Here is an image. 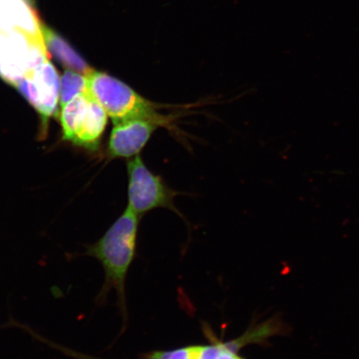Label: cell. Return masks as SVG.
<instances>
[{
    "label": "cell",
    "instance_id": "4fadbf2b",
    "mask_svg": "<svg viewBox=\"0 0 359 359\" xmlns=\"http://www.w3.org/2000/svg\"><path fill=\"white\" fill-rule=\"evenodd\" d=\"M149 359H190L188 348L169 352H155L147 356Z\"/></svg>",
    "mask_w": 359,
    "mask_h": 359
},
{
    "label": "cell",
    "instance_id": "6da1fadb",
    "mask_svg": "<svg viewBox=\"0 0 359 359\" xmlns=\"http://www.w3.org/2000/svg\"><path fill=\"white\" fill-rule=\"evenodd\" d=\"M138 226L139 215L128 208L101 239L85 245L83 252L76 254L74 257H90L101 263L104 269L105 280L96 302L100 305L105 304L107 294L111 290H115L124 318L127 317L125 281L136 250Z\"/></svg>",
    "mask_w": 359,
    "mask_h": 359
},
{
    "label": "cell",
    "instance_id": "8fae6325",
    "mask_svg": "<svg viewBox=\"0 0 359 359\" xmlns=\"http://www.w3.org/2000/svg\"><path fill=\"white\" fill-rule=\"evenodd\" d=\"M25 333H28L35 340L43 344H46L48 347L57 350V351L65 354L67 357L74 359H101L95 357L87 355L81 352L76 351L74 349L64 346V345L53 342L49 339L45 338L43 335L38 333L30 326H26L25 329Z\"/></svg>",
    "mask_w": 359,
    "mask_h": 359
},
{
    "label": "cell",
    "instance_id": "7a4b0ae2",
    "mask_svg": "<svg viewBox=\"0 0 359 359\" xmlns=\"http://www.w3.org/2000/svg\"><path fill=\"white\" fill-rule=\"evenodd\" d=\"M86 93L109 116L114 123L137 118H157L155 103L115 77L93 70L87 76Z\"/></svg>",
    "mask_w": 359,
    "mask_h": 359
},
{
    "label": "cell",
    "instance_id": "30bf717a",
    "mask_svg": "<svg viewBox=\"0 0 359 359\" xmlns=\"http://www.w3.org/2000/svg\"><path fill=\"white\" fill-rule=\"evenodd\" d=\"M87 77L77 72L67 69L62 75L60 89V104L64 107L76 97L86 93Z\"/></svg>",
    "mask_w": 359,
    "mask_h": 359
},
{
    "label": "cell",
    "instance_id": "7c38bea8",
    "mask_svg": "<svg viewBox=\"0 0 359 359\" xmlns=\"http://www.w3.org/2000/svg\"><path fill=\"white\" fill-rule=\"evenodd\" d=\"M224 349L223 344L212 346H192L188 348L190 359H217Z\"/></svg>",
    "mask_w": 359,
    "mask_h": 359
},
{
    "label": "cell",
    "instance_id": "9a60e30c",
    "mask_svg": "<svg viewBox=\"0 0 359 359\" xmlns=\"http://www.w3.org/2000/svg\"><path fill=\"white\" fill-rule=\"evenodd\" d=\"M238 359H243V358H241L239 357V358H238Z\"/></svg>",
    "mask_w": 359,
    "mask_h": 359
},
{
    "label": "cell",
    "instance_id": "9c48e42d",
    "mask_svg": "<svg viewBox=\"0 0 359 359\" xmlns=\"http://www.w3.org/2000/svg\"><path fill=\"white\" fill-rule=\"evenodd\" d=\"M89 100L90 97L85 93L76 97L74 100L62 107L60 121L65 140L74 141L81 121L86 111Z\"/></svg>",
    "mask_w": 359,
    "mask_h": 359
},
{
    "label": "cell",
    "instance_id": "ba28073f",
    "mask_svg": "<svg viewBox=\"0 0 359 359\" xmlns=\"http://www.w3.org/2000/svg\"><path fill=\"white\" fill-rule=\"evenodd\" d=\"M41 32L48 53L67 69L87 76L93 70L71 45L48 26L41 22Z\"/></svg>",
    "mask_w": 359,
    "mask_h": 359
},
{
    "label": "cell",
    "instance_id": "3957f363",
    "mask_svg": "<svg viewBox=\"0 0 359 359\" xmlns=\"http://www.w3.org/2000/svg\"><path fill=\"white\" fill-rule=\"evenodd\" d=\"M128 205L138 215L156 208L176 210L174 197L177 194L170 189L161 177L147 167L140 155L128 161Z\"/></svg>",
    "mask_w": 359,
    "mask_h": 359
},
{
    "label": "cell",
    "instance_id": "5b68a950",
    "mask_svg": "<svg viewBox=\"0 0 359 359\" xmlns=\"http://www.w3.org/2000/svg\"><path fill=\"white\" fill-rule=\"evenodd\" d=\"M0 29H16L31 43L44 44L38 13L25 0H0Z\"/></svg>",
    "mask_w": 359,
    "mask_h": 359
},
{
    "label": "cell",
    "instance_id": "277c9868",
    "mask_svg": "<svg viewBox=\"0 0 359 359\" xmlns=\"http://www.w3.org/2000/svg\"><path fill=\"white\" fill-rule=\"evenodd\" d=\"M170 120L165 116L157 118H137L114 123L109 142V151L112 157L133 158L140 154L152 134Z\"/></svg>",
    "mask_w": 359,
    "mask_h": 359
},
{
    "label": "cell",
    "instance_id": "8992f818",
    "mask_svg": "<svg viewBox=\"0 0 359 359\" xmlns=\"http://www.w3.org/2000/svg\"><path fill=\"white\" fill-rule=\"evenodd\" d=\"M25 77H29L33 80L38 96L35 109L41 116L43 123L46 126L49 118L57 114L60 89V75L55 66L48 60Z\"/></svg>",
    "mask_w": 359,
    "mask_h": 359
},
{
    "label": "cell",
    "instance_id": "5bb4252c",
    "mask_svg": "<svg viewBox=\"0 0 359 359\" xmlns=\"http://www.w3.org/2000/svg\"><path fill=\"white\" fill-rule=\"evenodd\" d=\"M224 349L222 350V352L221 354H219V356L217 359H238V357L236 354L234 352L231 351V350H229L226 347H224V345L223 344Z\"/></svg>",
    "mask_w": 359,
    "mask_h": 359
},
{
    "label": "cell",
    "instance_id": "52a82bcc",
    "mask_svg": "<svg viewBox=\"0 0 359 359\" xmlns=\"http://www.w3.org/2000/svg\"><path fill=\"white\" fill-rule=\"evenodd\" d=\"M107 114L98 103L90 97L73 142L76 145L95 149L105 131Z\"/></svg>",
    "mask_w": 359,
    "mask_h": 359
}]
</instances>
